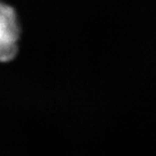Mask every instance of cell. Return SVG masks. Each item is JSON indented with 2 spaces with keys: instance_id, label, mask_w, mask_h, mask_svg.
Returning <instances> with one entry per match:
<instances>
[{
  "instance_id": "1",
  "label": "cell",
  "mask_w": 156,
  "mask_h": 156,
  "mask_svg": "<svg viewBox=\"0 0 156 156\" xmlns=\"http://www.w3.org/2000/svg\"><path fill=\"white\" fill-rule=\"evenodd\" d=\"M20 23L16 12L0 1V62L12 60L17 52Z\"/></svg>"
}]
</instances>
